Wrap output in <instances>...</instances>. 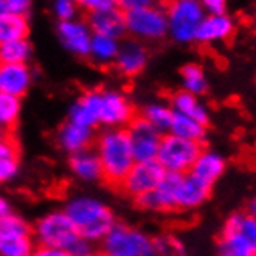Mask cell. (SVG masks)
Wrapping results in <instances>:
<instances>
[{
  "label": "cell",
  "instance_id": "6da1fadb",
  "mask_svg": "<svg viewBox=\"0 0 256 256\" xmlns=\"http://www.w3.org/2000/svg\"><path fill=\"white\" fill-rule=\"evenodd\" d=\"M64 212L78 236L88 240L90 244L101 242L116 224L112 208L94 196H74L66 204Z\"/></svg>",
  "mask_w": 256,
  "mask_h": 256
},
{
  "label": "cell",
  "instance_id": "7a4b0ae2",
  "mask_svg": "<svg viewBox=\"0 0 256 256\" xmlns=\"http://www.w3.org/2000/svg\"><path fill=\"white\" fill-rule=\"evenodd\" d=\"M94 150L101 164L102 180L120 188L135 164L126 129H102L95 137Z\"/></svg>",
  "mask_w": 256,
  "mask_h": 256
},
{
  "label": "cell",
  "instance_id": "3957f363",
  "mask_svg": "<svg viewBox=\"0 0 256 256\" xmlns=\"http://www.w3.org/2000/svg\"><path fill=\"white\" fill-rule=\"evenodd\" d=\"M220 256H256V218L252 213H233L225 220L220 239Z\"/></svg>",
  "mask_w": 256,
  "mask_h": 256
},
{
  "label": "cell",
  "instance_id": "277c9868",
  "mask_svg": "<svg viewBox=\"0 0 256 256\" xmlns=\"http://www.w3.org/2000/svg\"><path fill=\"white\" fill-rule=\"evenodd\" d=\"M101 252L108 256H160L154 238L140 228L118 222L101 240Z\"/></svg>",
  "mask_w": 256,
  "mask_h": 256
},
{
  "label": "cell",
  "instance_id": "5b68a950",
  "mask_svg": "<svg viewBox=\"0 0 256 256\" xmlns=\"http://www.w3.org/2000/svg\"><path fill=\"white\" fill-rule=\"evenodd\" d=\"M32 230L36 246L66 252L80 238L64 210H52L45 213L36 220Z\"/></svg>",
  "mask_w": 256,
  "mask_h": 256
},
{
  "label": "cell",
  "instance_id": "8992f818",
  "mask_svg": "<svg viewBox=\"0 0 256 256\" xmlns=\"http://www.w3.org/2000/svg\"><path fill=\"white\" fill-rule=\"evenodd\" d=\"M202 149L204 146L200 143L184 140L172 134H164L162 135L156 162L166 174H188Z\"/></svg>",
  "mask_w": 256,
  "mask_h": 256
},
{
  "label": "cell",
  "instance_id": "52a82bcc",
  "mask_svg": "<svg viewBox=\"0 0 256 256\" xmlns=\"http://www.w3.org/2000/svg\"><path fill=\"white\" fill-rule=\"evenodd\" d=\"M168 34L178 44L194 42L198 28L205 18V12L198 0H170L166 8Z\"/></svg>",
  "mask_w": 256,
  "mask_h": 256
},
{
  "label": "cell",
  "instance_id": "ba28073f",
  "mask_svg": "<svg viewBox=\"0 0 256 256\" xmlns=\"http://www.w3.org/2000/svg\"><path fill=\"white\" fill-rule=\"evenodd\" d=\"M98 126L104 129H126L137 115L128 95L115 88H96Z\"/></svg>",
  "mask_w": 256,
  "mask_h": 256
},
{
  "label": "cell",
  "instance_id": "9c48e42d",
  "mask_svg": "<svg viewBox=\"0 0 256 256\" xmlns=\"http://www.w3.org/2000/svg\"><path fill=\"white\" fill-rule=\"evenodd\" d=\"M126 33L135 40H160L168 34V24L164 8L150 5L124 14Z\"/></svg>",
  "mask_w": 256,
  "mask_h": 256
},
{
  "label": "cell",
  "instance_id": "30bf717a",
  "mask_svg": "<svg viewBox=\"0 0 256 256\" xmlns=\"http://www.w3.org/2000/svg\"><path fill=\"white\" fill-rule=\"evenodd\" d=\"M36 247L32 225L12 212L0 225V256H30Z\"/></svg>",
  "mask_w": 256,
  "mask_h": 256
},
{
  "label": "cell",
  "instance_id": "8fae6325",
  "mask_svg": "<svg viewBox=\"0 0 256 256\" xmlns=\"http://www.w3.org/2000/svg\"><path fill=\"white\" fill-rule=\"evenodd\" d=\"M164 176H166V172L163 171V168L156 160L135 162L122 185H120V190L137 202L143 196L152 191L162 182Z\"/></svg>",
  "mask_w": 256,
  "mask_h": 256
},
{
  "label": "cell",
  "instance_id": "7c38bea8",
  "mask_svg": "<svg viewBox=\"0 0 256 256\" xmlns=\"http://www.w3.org/2000/svg\"><path fill=\"white\" fill-rule=\"evenodd\" d=\"M126 132L135 162L156 160L162 140L160 132H157L150 124H148L140 115H135V118L128 124Z\"/></svg>",
  "mask_w": 256,
  "mask_h": 256
},
{
  "label": "cell",
  "instance_id": "4fadbf2b",
  "mask_svg": "<svg viewBox=\"0 0 256 256\" xmlns=\"http://www.w3.org/2000/svg\"><path fill=\"white\" fill-rule=\"evenodd\" d=\"M212 190H213L212 186L202 184L200 180L192 177L190 172L177 176L176 190H174L176 212L186 213L200 208L210 199Z\"/></svg>",
  "mask_w": 256,
  "mask_h": 256
},
{
  "label": "cell",
  "instance_id": "5bb4252c",
  "mask_svg": "<svg viewBox=\"0 0 256 256\" xmlns=\"http://www.w3.org/2000/svg\"><path fill=\"white\" fill-rule=\"evenodd\" d=\"M58 38L64 45V48L70 52L74 56L87 58L88 48H90V40H92V30L87 25V22L81 19H72L66 22L58 24Z\"/></svg>",
  "mask_w": 256,
  "mask_h": 256
},
{
  "label": "cell",
  "instance_id": "9a60e30c",
  "mask_svg": "<svg viewBox=\"0 0 256 256\" xmlns=\"http://www.w3.org/2000/svg\"><path fill=\"white\" fill-rule=\"evenodd\" d=\"M148 58V50L140 40L126 39L120 42L114 64L123 76H137L144 70Z\"/></svg>",
  "mask_w": 256,
  "mask_h": 256
},
{
  "label": "cell",
  "instance_id": "2e32d148",
  "mask_svg": "<svg viewBox=\"0 0 256 256\" xmlns=\"http://www.w3.org/2000/svg\"><path fill=\"white\" fill-rule=\"evenodd\" d=\"M33 84V70L28 64L0 62V94L16 98L26 95Z\"/></svg>",
  "mask_w": 256,
  "mask_h": 256
},
{
  "label": "cell",
  "instance_id": "e0dca14e",
  "mask_svg": "<svg viewBox=\"0 0 256 256\" xmlns=\"http://www.w3.org/2000/svg\"><path fill=\"white\" fill-rule=\"evenodd\" d=\"M236 30V24L232 16L225 14H205L198 32L194 36V42L200 44H216L228 40Z\"/></svg>",
  "mask_w": 256,
  "mask_h": 256
},
{
  "label": "cell",
  "instance_id": "ac0fdd59",
  "mask_svg": "<svg viewBox=\"0 0 256 256\" xmlns=\"http://www.w3.org/2000/svg\"><path fill=\"white\" fill-rule=\"evenodd\" d=\"M95 137H96L95 129H90L82 124H76L70 122V120H67L64 124H61V128L58 129V134H56L59 148L66 150L68 156L80 152V150H84V149L94 148Z\"/></svg>",
  "mask_w": 256,
  "mask_h": 256
},
{
  "label": "cell",
  "instance_id": "d6986e66",
  "mask_svg": "<svg viewBox=\"0 0 256 256\" xmlns=\"http://www.w3.org/2000/svg\"><path fill=\"white\" fill-rule=\"evenodd\" d=\"M225 170H227V160L222 154L212 149H202L198 158L194 160L190 174L213 188V185L225 174Z\"/></svg>",
  "mask_w": 256,
  "mask_h": 256
},
{
  "label": "cell",
  "instance_id": "ffe728a7",
  "mask_svg": "<svg viewBox=\"0 0 256 256\" xmlns=\"http://www.w3.org/2000/svg\"><path fill=\"white\" fill-rule=\"evenodd\" d=\"M87 25L94 34H102L115 39H122L126 34V19L124 12L118 8H108L88 12Z\"/></svg>",
  "mask_w": 256,
  "mask_h": 256
},
{
  "label": "cell",
  "instance_id": "44dd1931",
  "mask_svg": "<svg viewBox=\"0 0 256 256\" xmlns=\"http://www.w3.org/2000/svg\"><path fill=\"white\" fill-rule=\"evenodd\" d=\"M68 168L70 172L81 182L95 184L102 180L101 164L94 148L72 154L68 158Z\"/></svg>",
  "mask_w": 256,
  "mask_h": 256
},
{
  "label": "cell",
  "instance_id": "7402d4cb",
  "mask_svg": "<svg viewBox=\"0 0 256 256\" xmlns=\"http://www.w3.org/2000/svg\"><path fill=\"white\" fill-rule=\"evenodd\" d=\"M170 106L174 114L185 115L188 118H192L196 122H199L205 126L210 123V110L205 104L200 101L199 96L192 94H188L185 90H178L171 96Z\"/></svg>",
  "mask_w": 256,
  "mask_h": 256
},
{
  "label": "cell",
  "instance_id": "603a6c76",
  "mask_svg": "<svg viewBox=\"0 0 256 256\" xmlns=\"http://www.w3.org/2000/svg\"><path fill=\"white\" fill-rule=\"evenodd\" d=\"M20 154L19 146L10 135L0 142V185L8 184L19 174Z\"/></svg>",
  "mask_w": 256,
  "mask_h": 256
},
{
  "label": "cell",
  "instance_id": "cb8c5ba5",
  "mask_svg": "<svg viewBox=\"0 0 256 256\" xmlns=\"http://www.w3.org/2000/svg\"><path fill=\"white\" fill-rule=\"evenodd\" d=\"M118 48H120V39L102 36V34H92L88 58L98 66H109L114 64Z\"/></svg>",
  "mask_w": 256,
  "mask_h": 256
},
{
  "label": "cell",
  "instance_id": "d4e9b609",
  "mask_svg": "<svg viewBox=\"0 0 256 256\" xmlns=\"http://www.w3.org/2000/svg\"><path fill=\"white\" fill-rule=\"evenodd\" d=\"M168 134H172L176 137H180L184 140H190V142L202 144L204 140L206 138V126L185 115L174 114Z\"/></svg>",
  "mask_w": 256,
  "mask_h": 256
},
{
  "label": "cell",
  "instance_id": "484cf974",
  "mask_svg": "<svg viewBox=\"0 0 256 256\" xmlns=\"http://www.w3.org/2000/svg\"><path fill=\"white\" fill-rule=\"evenodd\" d=\"M172 115H174V112L170 104L162 102V101L146 104L140 114V116L144 120V122L152 126L162 135L168 134L171 122H172Z\"/></svg>",
  "mask_w": 256,
  "mask_h": 256
},
{
  "label": "cell",
  "instance_id": "4316f807",
  "mask_svg": "<svg viewBox=\"0 0 256 256\" xmlns=\"http://www.w3.org/2000/svg\"><path fill=\"white\" fill-rule=\"evenodd\" d=\"M180 78H182V90L196 96H202L208 90V78L202 66L190 62L180 70Z\"/></svg>",
  "mask_w": 256,
  "mask_h": 256
},
{
  "label": "cell",
  "instance_id": "83f0119b",
  "mask_svg": "<svg viewBox=\"0 0 256 256\" xmlns=\"http://www.w3.org/2000/svg\"><path fill=\"white\" fill-rule=\"evenodd\" d=\"M28 33L30 24L26 18L0 12V45L16 39H25Z\"/></svg>",
  "mask_w": 256,
  "mask_h": 256
},
{
  "label": "cell",
  "instance_id": "f1b7e54d",
  "mask_svg": "<svg viewBox=\"0 0 256 256\" xmlns=\"http://www.w3.org/2000/svg\"><path fill=\"white\" fill-rule=\"evenodd\" d=\"M33 54V47L28 38L16 39L0 45V62L4 64H28Z\"/></svg>",
  "mask_w": 256,
  "mask_h": 256
},
{
  "label": "cell",
  "instance_id": "f546056e",
  "mask_svg": "<svg viewBox=\"0 0 256 256\" xmlns=\"http://www.w3.org/2000/svg\"><path fill=\"white\" fill-rule=\"evenodd\" d=\"M20 112H22L20 98L0 94V128L6 132L12 129L19 122Z\"/></svg>",
  "mask_w": 256,
  "mask_h": 256
},
{
  "label": "cell",
  "instance_id": "4dcf8cb0",
  "mask_svg": "<svg viewBox=\"0 0 256 256\" xmlns=\"http://www.w3.org/2000/svg\"><path fill=\"white\" fill-rule=\"evenodd\" d=\"M154 246L160 256H185L186 246L182 239L174 234H162L154 238Z\"/></svg>",
  "mask_w": 256,
  "mask_h": 256
},
{
  "label": "cell",
  "instance_id": "1f68e13d",
  "mask_svg": "<svg viewBox=\"0 0 256 256\" xmlns=\"http://www.w3.org/2000/svg\"><path fill=\"white\" fill-rule=\"evenodd\" d=\"M34 0H0V12L26 18Z\"/></svg>",
  "mask_w": 256,
  "mask_h": 256
},
{
  "label": "cell",
  "instance_id": "d6a6232c",
  "mask_svg": "<svg viewBox=\"0 0 256 256\" xmlns=\"http://www.w3.org/2000/svg\"><path fill=\"white\" fill-rule=\"evenodd\" d=\"M78 10L80 8L74 0H53V12L59 22L76 19Z\"/></svg>",
  "mask_w": 256,
  "mask_h": 256
},
{
  "label": "cell",
  "instance_id": "836d02e7",
  "mask_svg": "<svg viewBox=\"0 0 256 256\" xmlns=\"http://www.w3.org/2000/svg\"><path fill=\"white\" fill-rule=\"evenodd\" d=\"M114 5L122 12L128 14L135 10H142L150 5H156V0H114Z\"/></svg>",
  "mask_w": 256,
  "mask_h": 256
},
{
  "label": "cell",
  "instance_id": "e575fe53",
  "mask_svg": "<svg viewBox=\"0 0 256 256\" xmlns=\"http://www.w3.org/2000/svg\"><path fill=\"white\" fill-rule=\"evenodd\" d=\"M74 4L78 5V8L87 11V12H94L100 10H108L114 8V0H74Z\"/></svg>",
  "mask_w": 256,
  "mask_h": 256
},
{
  "label": "cell",
  "instance_id": "d590c367",
  "mask_svg": "<svg viewBox=\"0 0 256 256\" xmlns=\"http://www.w3.org/2000/svg\"><path fill=\"white\" fill-rule=\"evenodd\" d=\"M205 14H225L227 0H198Z\"/></svg>",
  "mask_w": 256,
  "mask_h": 256
},
{
  "label": "cell",
  "instance_id": "8d00e7d4",
  "mask_svg": "<svg viewBox=\"0 0 256 256\" xmlns=\"http://www.w3.org/2000/svg\"><path fill=\"white\" fill-rule=\"evenodd\" d=\"M67 252L72 256H87V254H90L94 252V244H90L88 240H86L82 238H78Z\"/></svg>",
  "mask_w": 256,
  "mask_h": 256
},
{
  "label": "cell",
  "instance_id": "74e56055",
  "mask_svg": "<svg viewBox=\"0 0 256 256\" xmlns=\"http://www.w3.org/2000/svg\"><path fill=\"white\" fill-rule=\"evenodd\" d=\"M30 256H72L66 250H58V248H48V247H36L34 252Z\"/></svg>",
  "mask_w": 256,
  "mask_h": 256
},
{
  "label": "cell",
  "instance_id": "f35d334b",
  "mask_svg": "<svg viewBox=\"0 0 256 256\" xmlns=\"http://www.w3.org/2000/svg\"><path fill=\"white\" fill-rule=\"evenodd\" d=\"M12 213V208H11V204L4 198V196H0V225L5 222V219Z\"/></svg>",
  "mask_w": 256,
  "mask_h": 256
},
{
  "label": "cell",
  "instance_id": "ab89813d",
  "mask_svg": "<svg viewBox=\"0 0 256 256\" xmlns=\"http://www.w3.org/2000/svg\"><path fill=\"white\" fill-rule=\"evenodd\" d=\"M87 256H108L104 252H101V250H94L90 254H87Z\"/></svg>",
  "mask_w": 256,
  "mask_h": 256
},
{
  "label": "cell",
  "instance_id": "60d3db41",
  "mask_svg": "<svg viewBox=\"0 0 256 256\" xmlns=\"http://www.w3.org/2000/svg\"><path fill=\"white\" fill-rule=\"evenodd\" d=\"M8 137V132L6 130H4L2 128H0V142H2L4 138H6Z\"/></svg>",
  "mask_w": 256,
  "mask_h": 256
},
{
  "label": "cell",
  "instance_id": "b9f144b4",
  "mask_svg": "<svg viewBox=\"0 0 256 256\" xmlns=\"http://www.w3.org/2000/svg\"><path fill=\"white\" fill-rule=\"evenodd\" d=\"M166 2H170V0H166Z\"/></svg>",
  "mask_w": 256,
  "mask_h": 256
}]
</instances>
